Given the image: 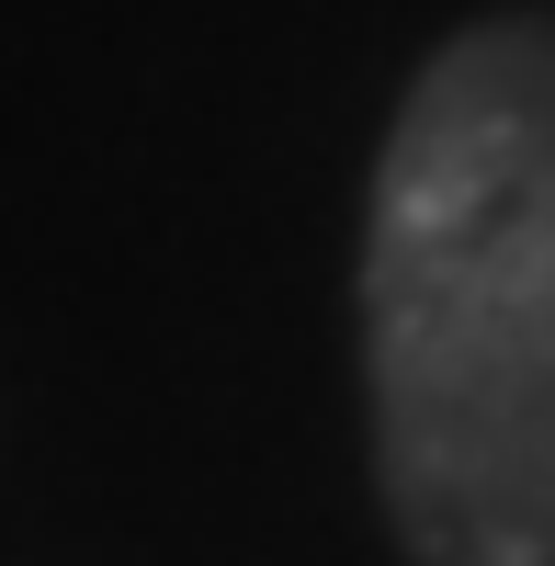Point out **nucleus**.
I'll return each instance as SVG.
<instances>
[{"mask_svg": "<svg viewBox=\"0 0 555 566\" xmlns=\"http://www.w3.org/2000/svg\"><path fill=\"white\" fill-rule=\"evenodd\" d=\"M375 488L420 566H555V12L408 80L363 216Z\"/></svg>", "mask_w": 555, "mask_h": 566, "instance_id": "f257e3e1", "label": "nucleus"}]
</instances>
